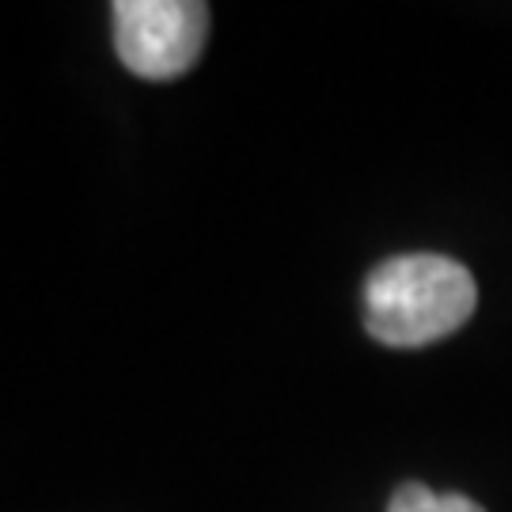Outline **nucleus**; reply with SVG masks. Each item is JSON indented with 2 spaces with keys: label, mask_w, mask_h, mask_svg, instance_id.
Listing matches in <instances>:
<instances>
[{
  "label": "nucleus",
  "mask_w": 512,
  "mask_h": 512,
  "mask_svg": "<svg viewBox=\"0 0 512 512\" xmlns=\"http://www.w3.org/2000/svg\"><path fill=\"white\" fill-rule=\"evenodd\" d=\"M475 308V277L448 255H395L365 281V330L391 349L433 346L456 334Z\"/></svg>",
  "instance_id": "obj_1"
},
{
  "label": "nucleus",
  "mask_w": 512,
  "mask_h": 512,
  "mask_svg": "<svg viewBox=\"0 0 512 512\" xmlns=\"http://www.w3.org/2000/svg\"><path fill=\"white\" fill-rule=\"evenodd\" d=\"M209 38V8L194 0H118L114 46L129 73L175 80L198 65Z\"/></svg>",
  "instance_id": "obj_2"
},
{
  "label": "nucleus",
  "mask_w": 512,
  "mask_h": 512,
  "mask_svg": "<svg viewBox=\"0 0 512 512\" xmlns=\"http://www.w3.org/2000/svg\"><path fill=\"white\" fill-rule=\"evenodd\" d=\"M387 512H486V509L463 494H437V490H429L421 482H406V486H399L391 494Z\"/></svg>",
  "instance_id": "obj_3"
}]
</instances>
